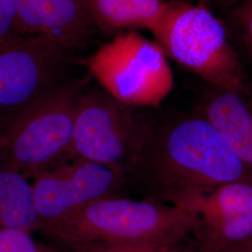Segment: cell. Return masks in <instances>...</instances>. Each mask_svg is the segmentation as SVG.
I'll list each match as a JSON object with an SVG mask.
<instances>
[{"label": "cell", "instance_id": "cell-1", "mask_svg": "<svg viewBox=\"0 0 252 252\" xmlns=\"http://www.w3.org/2000/svg\"><path fill=\"white\" fill-rule=\"evenodd\" d=\"M129 175L148 199L177 207L223 184L252 183V169L199 113L149 128Z\"/></svg>", "mask_w": 252, "mask_h": 252}, {"label": "cell", "instance_id": "cell-2", "mask_svg": "<svg viewBox=\"0 0 252 252\" xmlns=\"http://www.w3.org/2000/svg\"><path fill=\"white\" fill-rule=\"evenodd\" d=\"M198 225L197 214L189 209L115 195L44 223L38 232L67 252H79L110 246H178Z\"/></svg>", "mask_w": 252, "mask_h": 252}, {"label": "cell", "instance_id": "cell-3", "mask_svg": "<svg viewBox=\"0 0 252 252\" xmlns=\"http://www.w3.org/2000/svg\"><path fill=\"white\" fill-rule=\"evenodd\" d=\"M152 33L167 58L210 87L236 89L248 81L225 27L206 6L186 0L166 1Z\"/></svg>", "mask_w": 252, "mask_h": 252}, {"label": "cell", "instance_id": "cell-4", "mask_svg": "<svg viewBox=\"0 0 252 252\" xmlns=\"http://www.w3.org/2000/svg\"><path fill=\"white\" fill-rule=\"evenodd\" d=\"M81 87L67 81L0 132V166L27 177L55 166L67 154Z\"/></svg>", "mask_w": 252, "mask_h": 252}, {"label": "cell", "instance_id": "cell-5", "mask_svg": "<svg viewBox=\"0 0 252 252\" xmlns=\"http://www.w3.org/2000/svg\"><path fill=\"white\" fill-rule=\"evenodd\" d=\"M84 64L102 89L130 107L159 108L174 87L162 47L135 30L113 37Z\"/></svg>", "mask_w": 252, "mask_h": 252}, {"label": "cell", "instance_id": "cell-6", "mask_svg": "<svg viewBox=\"0 0 252 252\" xmlns=\"http://www.w3.org/2000/svg\"><path fill=\"white\" fill-rule=\"evenodd\" d=\"M148 131L133 107L104 90L84 92L78 100L67 155L126 177L135 164Z\"/></svg>", "mask_w": 252, "mask_h": 252}, {"label": "cell", "instance_id": "cell-7", "mask_svg": "<svg viewBox=\"0 0 252 252\" xmlns=\"http://www.w3.org/2000/svg\"><path fill=\"white\" fill-rule=\"evenodd\" d=\"M68 52L43 36L0 48V132L67 81Z\"/></svg>", "mask_w": 252, "mask_h": 252}, {"label": "cell", "instance_id": "cell-8", "mask_svg": "<svg viewBox=\"0 0 252 252\" xmlns=\"http://www.w3.org/2000/svg\"><path fill=\"white\" fill-rule=\"evenodd\" d=\"M124 179L106 166L81 159L38 174L32 186L40 225L60 220L95 200L115 196Z\"/></svg>", "mask_w": 252, "mask_h": 252}, {"label": "cell", "instance_id": "cell-9", "mask_svg": "<svg viewBox=\"0 0 252 252\" xmlns=\"http://www.w3.org/2000/svg\"><path fill=\"white\" fill-rule=\"evenodd\" d=\"M197 214L200 252H227L252 242V183L232 182L184 200Z\"/></svg>", "mask_w": 252, "mask_h": 252}, {"label": "cell", "instance_id": "cell-10", "mask_svg": "<svg viewBox=\"0 0 252 252\" xmlns=\"http://www.w3.org/2000/svg\"><path fill=\"white\" fill-rule=\"evenodd\" d=\"M23 36H43L66 52L87 45L94 26L91 0H13Z\"/></svg>", "mask_w": 252, "mask_h": 252}, {"label": "cell", "instance_id": "cell-11", "mask_svg": "<svg viewBox=\"0 0 252 252\" xmlns=\"http://www.w3.org/2000/svg\"><path fill=\"white\" fill-rule=\"evenodd\" d=\"M199 114L225 139L237 157L252 169V83L236 89L210 87Z\"/></svg>", "mask_w": 252, "mask_h": 252}, {"label": "cell", "instance_id": "cell-12", "mask_svg": "<svg viewBox=\"0 0 252 252\" xmlns=\"http://www.w3.org/2000/svg\"><path fill=\"white\" fill-rule=\"evenodd\" d=\"M166 5L164 0H91L94 26L107 33L128 29L153 31Z\"/></svg>", "mask_w": 252, "mask_h": 252}, {"label": "cell", "instance_id": "cell-13", "mask_svg": "<svg viewBox=\"0 0 252 252\" xmlns=\"http://www.w3.org/2000/svg\"><path fill=\"white\" fill-rule=\"evenodd\" d=\"M32 183L18 172L0 166V227L38 231Z\"/></svg>", "mask_w": 252, "mask_h": 252}, {"label": "cell", "instance_id": "cell-14", "mask_svg": "<svg viewBox=\"0 0 252 252\" xmlns=\"http://www.w3.org/2000/svg\"><path fill=\"white\" fill-rule=\"evenodd\" d=\"M227 13L234 35L252 62V0H242Z\"/></svg>", "mask_w": 252, "mask_h": 252}, {"label": "cell", "instance_id": "cell-15", "mask_svg": "<svg viewBox=\"0 0 252 252\" xmlns=\"http://www.w3.org/2000/svg\"><path fill=\"white\" fill-rule=\"evenodd\" d=\"M0 252H44L31 232L16 228L0 227Z\"/></svg>", "mask_w": 252, "mask_h": 252}, {"label": "cell", "instance_id": "cell-16", "mask_svg": "<svg viewBox=\"0 0 252 252\" xmlns=\"http://www.w3.org/2000/svg\"><path fill=\"white\" fill-rule=\"evenodd\" d=\"M25 37L19 30L13 0H0V48Z\"/></svg>", "mask_w": 252, "mask_h": 252}, {"label": "cell", "instance_id": "cell-17", "mask_svg": "<svg viewBox=\"0 0 252 252\" xmlns=\"http://www.w3.org/2000/svg\"><path fill=\"white\" fill-rule=\"evenodd\" d=\"M172 247H144V246H110L99 247L79 252H194Z\"/></svg>", "mask_w": 252, "mask_h": 252}, {"label": "cell", "instance_id": "cell-18", "mask_svg": "<svg viewBox=\"0 0 252 252\" xmlns=\"http://www.w3.org/2000/svg\"><path fill=\"white\" fill-rule=\"evenodd\" d=\"M197 4L204 5L208 9L216 8V9L229 11L233 9L234 6H236L238 3H240L242 0H195Z\"/></svg>", "mask_w": 252, "mask_h": 252}, {"label": "cell", "instance_id": "cell-19", "mask_svg": "<svg viewBox=\"0 0 252 252\" xmlns=\"http://www.w3.org/2000/svg\"><path fill=\"white\" fill-rule=\"evenodd\" d=\"M227 252H252V242L251 243L245 244L241 247H238L234 250Z\"/></svg>", "mask_w": 252, "mask_h": 252}, {"label": "cell", "instance_id": "cell-20", "mask_svg": "<svg viewBox=\"0 0 252 252\" xmlns=\"http://www.w3.org/2000/svg\"><path fill=\"white\" fill-rule=\"evenodd\" d=\"M200 252V251H199V252Z\"/></svg>", "mask_w": 252, "mask_h": 252}, {"label": "cell", "instance_id": "cell-21", "mask_svg": "<svg viewBox=\"0 0 252 252\" xmlns=\"http://www.w3.org/2000/svg\"></svg>", "mask_w": 252, "mask_h": 252}]
</instances>
